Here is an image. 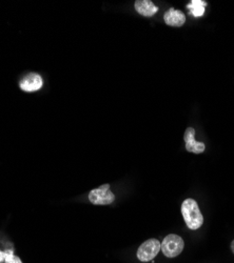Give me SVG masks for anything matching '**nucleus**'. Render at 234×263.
<instances>
[{"instance_id": "4", "label": "nucleus", "mask_w": 234, "mask_h": 263, "mask_svg": "<svg viewBox=\"0 0 234 263\" xmlns=\"http://www.w3.org/2000/svg\"><path fill=\"white\" fill-rule=\"evenodd\" d=\"M161 250V243L158 239H149L139 246L137 251V258L143 261L148 262L153 260Z\"/></svg>"}, {"instance_id": "8", "label": "nucleus", "mask_w": 234, "mask_h": 263, "mask_svg": "<svg viewBox=\"0 0 234 263\" xmlns=\"http://www.w3.org/2000/svg\"><path fill=\"white\" fill-rule=\"evenodd\" d=\"M135 10L145 17H151L159 12V8L150 0H137L135 2Z\"/></svg>"}, {"instance_id": "2", "label": "nucleus", "mask_w": 234, "mask_h": 263, "mask_svg": "<svg viewBox=\"0 0 234 263\" xmlns=\"http://www.w3.org/2000/svg\"><path fill=\"white\" fill-rule=\"evenodd\" d=\"M185 243L181 237L175 234L168 235L161 243V250L168 258L177 257L184 250Z\"/></svg>"}, {"instance_id": "12", "label": "nucleus", "mask_w": 234, "mask_h": 263, "mask_svg": "<svg viewBox=\"0 0 234 263\" xmlns=\"http://www.w3.org/2000/svg\"><path fill=\"white\" fill-rule=\"evenodd\" d=\"M231 250H232V253L234 254V240H233L232 243H231Z\"/></svg>"}, {"instance_id": "5", "label": "nucleus", "mask_w": 234, "mask_h": 263, "mask_svg": "<svg viewBox=\"0 0 234 263\" xmlns=\"http://www.w3.org/2000/svg\"><path fill=\"white\" fill-rule=\"evenodd\" d=\"M195 130L193 128H188L185 132L184 139L186 141V150L194 154H201L205 151V144L202 142L195 141Z\"/></svg>"}, {"instance_id": "3", "label": "nucleus", "mask_w": 234, "mask_h": 263, "mask_svg": "<svg viewBox=\"0 0 234 263\" xmlns=\"http://www.w3.org/2000/svg\"><path fill=\"white\" fill-rule=\"evenodd\" d=\"M89 200L95 206H108L115 200L114 194L110 190V184H105L93 190L89 194Z\"/></svg>"}, {"instance_id": "10", "label": "nucleus", "mask_w": 234, "mask_h": 263, "mask_svg": "<svg viewBox=\"0 0 234 263\" xmlns=\"http://www.w3.org/2000/svg\"><path fill=\"white\" fill-rule=\"evenodd\" d=\"M6 263H22L21 260L17 257L13 255L11 252H6Z\"/></svg>"}, {"instance_id": "1", "label": "nucleus", "mask_w": 234, "mask_h": 263, "mask_svg": "<svg viewBox=\"0 0 234 263\" xmlns=\"http://www.w3.org/2000/svg\"><path fill=\"white\" fill-rule=\"evenodd\" d=\"M181 214L185 222L190 229L199 228L204 223V217L194 199H186L181 204Z\"/></svg>"}, {"instance_id": "7", "label": "nucleus", "mask_w": 234, "mask_h": 263, "mask_svg": "<svg viewBox=\"0 0 234 263\" xmlns=\"http://www.w3.org/2000/svg\"><path fill=\"white\" fill-rule=\"evenodd\" d=\"M164 20H165L166 24H168L170 26L179 27L185 24L186 16H185V14L179 10L170 9L169 11L166 12L165 16H164Z\"/></svg>"}, {"instance_id": "6", "label": "nucleus", "mask_w": 234, "mask_h": 263, "mask_svg": "<svg viewBox=\"0 0 234 263\" xmlns=\"http://www.w3.org/2000/svg\"><path fill=\"white\" fill-rule=\"evenodd\" d=\"M43 84L42 78L35 73H31L27 75L20 81V89L24 92H35L41 89Z\"/></svg>"}, {"instance_id": "11", "label": "nucleus", "mask_w": 234, "mask_h": 263, "mask_svg": "<svg viewBox=\"0 0 234 263\" xmlns=\"http://www.w3.org/2000/svg\"><path fill=\"white\" fill-rule=\"evenodd\" d=\"M6 260V253L0 251V262H3Z\"/></svg>"}, {"instance_id": "9", "label": "nucleus", "mask_w": 234, "mask_h": 263, "mask_svg": "<svg viewBox=\"0 0 234 263\" xmlns=\"http://www.w3.org/2000/svg\"><path fill=\"white\" fill-rule=\"evenodd\" d=\"M207 7L206 2H201V0H193L187 8L190 10V14L194 17H201L205 14V8Z\"/></svg>"}]
</instances>
